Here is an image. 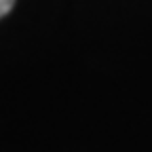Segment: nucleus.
<instances>
[{
	"mask_svg": "<svg viewBox=\"0 0 152 152\" xmlns=\"http://www.w3.org/2000/svg\"><path fill=\"white\" fill-rule=\"evenodd\" d=\"M15 4V0H0V17H4Z\"/></svg>",
	"mask_w": 152,
	"mask_h": 152,
	"instance_id": "obj_1",
	"label": "nucleus"
}]
</instances>
